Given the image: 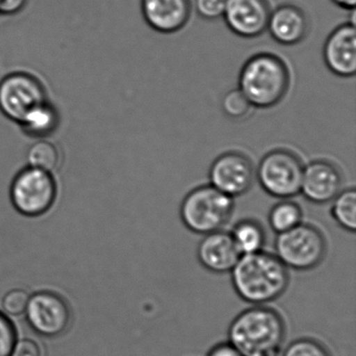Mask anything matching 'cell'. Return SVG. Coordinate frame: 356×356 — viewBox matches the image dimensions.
<instances>
[{"label": "cell", "instance_id": "6da1fadb", "mask_svg": "<svg viewBox=\"0 0 356 356\" xmlns=\"http://www.w3.org/2000/svg\"><path fill=\"white\" fill-rule=\"evenodd\" d=\"M230 275L235 293L252 305H266L278 299L291 281L289 268L275 254L264 250L241 255Z\"/></svg>", "mask_w": 356, "mask_h": 356}, {"label": "cell", "instance_id": "7a4b0ae2", "mask_svg": "<svg viewBox=\"0 0 356 356\" xmlns=\"http://www.w3.org/2000/svg\"><path fill=\"white\" fill-rule=\"evenodd\" d=\"M285 337L284 318L266 305H253L239 312L228 329L229 343L243 356H279Z\"/></svg>", "mask_w": 356, "mask_h": 356}, {"label": "cell", "instance_id": "3957f363", "mask_svg": "<svg viewBox=\"0 0 356 356\" xmlns=\"http://www.w3.org/2000/svg\"><path fill=\"white\" fill-rule=\"evenodd\" d=\"M291 72L282 58L259 53L250 57L238 74V89L252 107L270 109L284 99L291 87Z\"/></svg>", "mask_w": 356, "mask_h": 356}, {"label": "cell", "instance_id": "277c9868", "mask_svg": "<svg viewBox=\"0 0 356 356\" xmlns=\"http://www.w3.org/2000/svg\"><path fill=\"white\" fill-rule=\"evenodd\" d=\"M234 208V199L210 184L202 185L185 195L179 213L189 231L206 235L222 230L232 218Z\"/></svg>", "mask_w": 356, "mask_h": 356}, {"label": "cell", "instance_id": "5b68a950", "mask_svg": "<svg viewBox=\"0 0 356 356\" xmlns=\"http://www.w3.org/2000/svg\"><path fill=\"white\" fill-rule=\"evenodd\" d=\"M9 195L18 213L26 218H40L57 203L59 183L56 174L26 165L14 176Z\"/></svg>", "mask_w": 356, "mask_h": 356}, {"label": "cell", "instance_id": "8992f818", "mask_svg": "<svg viewBox=\"0 0 356 356\" xmlns=\"http://www.w3.org/2000/svg\"><path fill=\"white\" fill-rule=\"evenodd\" d=\"M326 253L324 233L314 225L303 222L286 232L277 234L275 241V255L291 270H314L322 264Z\"/></svg>", "mask_w": 356, "mask_h": 356}, {"label": "cell", "instance_id": "52a82bcc", "mask_svg": "<svg viewBox=\"0 0 356 356\" xmlns=\"http://www.w3.org/2000/svg\"><path fill=\"white\" fill-rule=\"evenodd\" d=\"M304 164L299 156L287 149L266 153L255 168L256 180L270 197L291 199L299 195Z\"/></svg>", "mask_w": 356, "mask_h": 356}, {"label": "cell", "instance_id": "ba28073f", "mask_svg": "<svg viewBox=\"0 0 356 356\" xmlns=\"http://www.w3.org/2000/svg\"><path fill=\"white\" fill-rule=\"evenodd\" d=\"M49 99L47 85L33 72L15 70L0 80V113L10 122L19 124L37 106Z\"/></svg>", "mask_w": 356, "mask_h": 356}, {"label": "cell", "instance_id": "9c48e42d", "mask_svg": "<svg viewBox=\"0 0 356 356\" xmlns=\"http://www.w3.org/2000/svg\"><path fill=\"white\" fill-rule=\"evenodd\" d=\"M24 314L35 333L49 339L64 334L72 324L70 304L61 295L51 291L30 295Z\"/></svg>", "mask_w": 356, "mask_h": 356}, {"label": "cell", "instance_id": "30bf717a", "mask_svg": "<svg viewBox=\"0 0 356 356\" xmlns=\"http://www.w3.org/2000/svg\"><path fill=\"white\" fill-rule=\"evenodd\" d=\"M210 185L235 199L245 195L256 180L255 166L245 154L228 151L212 162L209 170Z\"/></svg>", "mask_w": 356, "mask_h": 356}, {"label": "cell", "instance_id": "8fae6325", "mask_svg": "<svg viewBox=\"0 0 356 356\" xmlns=\"http://www.w3.org/2000/svg\"><path fill=\"white\" fill-rule=\"evenodd\" d=\"M272 12L268 0H226L225 24L243 39H255L266 32Z\"/></svg>", "mask_w": 356, "mask_h": 356}, {"label": "cell", "instance_id": "7c38bea8", "mask_svg": "<svg viewBox=\"0 0 356 356\" xmlns=\"http://www.w3.org/2000/svg\"><path fill=\"white\" fill-rule=\"evenodd\" d=\"M343 189V175L333 162L316 159L304 165L300 193L310 203H330Z\"/></svg>", "mask_w": 356, "mask_h": 356}, {"label": "cell", "instance_id": "4fadbf2b", "mask_svg": "<svg viewBox=\"0 0 356 356\" xmlns=\"http://www.w3.org/2000/svg\"><path fill=\"white\" fill-rule=\"evenodd\" d=\"M323 60L329 72L339 78H353L356 74V29L346 22L329 34L323 45Z\"/></svg>", "mask_w": 356, "mask_h": 356}, {"label": "cell", "instance_id": "5bb4252c", "mask_svg": "<svg viewBox=\"0 0 356 356\" xmlns=\"http://www.w3.org/2000/svg\"><path fill=\"white\" fill-rule=\"evenodd\" d=\"M140 7L147 26L165 35L183 30L193 11L191 0H141Z\"/></svg>", "mask_w": 356, "mask_h": 356}, {"label": "cell", "instance_id": "9a60e30c", "mask_svg": "<svg viewBox=\"0 0 356 356\" xmlns=\"http://www.w3.org/2000/svg\"><path fill=\"white\" fill-rule=\"evenodd\" d=\"M241 256L230 232L224 229L204 235L197 245V260L214 274L230 273Z\"/></svg>", "mask_w": 356, "mask_h": 356}, {"label": "cell", "instance_id": "2e32d148", "mask_svg": "<svg viewBox=\"0 0 356 356\" xmlns=\"http://www.w3.org/2000/svg\"><path fill=\"white\" fill-rule=\"evenodd\" d=\"M266 31L278 44L293 47L305 40L309 32V20L301 8L284 3L272 10Z\"/></svg>", "mask_w": 356, "mask_h": 356}, {"label": "cell", "instance_id": "e0dca14e", "mask_svg": "<svg viewBox=\"0 0 356 356\" xmlns=\"http://www.w3.org/2000/svg\"><path fill=\"white\" fill-rule=\"evenodd\" d=\"M62 116L57 106L49 99L37 106L18 124L26 137L39 140L51 139L61 127Z\"/></svg>", "mask_w": 356, "mask_h": 356}, {"label": "cell", "instance_id": "ac0fdd59", "mask_svg": "<svg viewBox=\"0 0 356 356\" xmlns=\"http://www.w3.org/2000/svg\"><path fill=\"white\" fill-rule=\"evenodd\" d=\"M230 234L241 255L262 251L266 245L264 226L254 218L238 220L231 229Z\"/></svg>", "mask_w": 356, "mask_h": 356}, {"label": "cell", "instance_id": "d6986e66", "mask_svg": "<svg viewBox=\"0 0 356 356\" xmlns=\"http://www.w3.org/2000/svg\"><path fill=\"white\" fill-rule=\"evenodd\" d=\"M26 160L29 166L56 174L63 162V153L51 139H39L29 147Z\"/></svg>", "mask_w": 356, "mask_h": 356}, {"label": "cell", "instance_id": "ffe728a7", "mask_svg": "<svg viewBox=\"0 0 356 356\" xmlns=\"http://www.w3.org/2000/svg\"><path fill=\"white\" fill-rule=\"evenodd\" d=\"M268 225L276 234L286 232L303 222L301 206L289 199L281 200L268 212Z\"/></svg>", "mask_w": 356, "mask_h": 356}, {"label": "cell", "instance_id": "44dd1931", "mask_svg": "<svg viewBox=\"0 0 356 356\" xmlns=\"http://www.w3.org/2000/svg\"><path fill=\"white\" fill-rule=\"evenodd\" d=\"M330 213L333 220L343 230L355 232L356 230V191L355 188L341 189L339 195L330 202Z\"/></svg>", "mask_w": 356, "mask_h": 356}, {"label": "cell", "instance_id": "7402d4cb", "mask_svg": "<svg viewBox=\"0 0 356 356\" xmlns=\"http://www.w3.org/2000/svg\"><path fill=\"white\" fill-rule=\"evenodd\" d=\"M252 105L238 88L228 91L222 97V113L233 120H243L247 118L252 109Z\"/></svg>", "mask_w": 356, "mask_h": 356}, {"label": "cell", "instance_id": "603a6c76", "mask_svg": "<svg viewBox=\"0 0 356 356\" xmlns=\"http://www.w3.org/2000/svg\"><path fill=\"white\" fill-rule=\"evenodd\" d=\"M281 356H332L324 343L318 339L302 337L291 341L283 349Z\"/></svg>", "mask_w": 356, "mask_h": 356}, {"label": "cell", "instance_id": "cb8c5ba5", "mask_svg": "<svg viewBox=\"0 0 356 356\" xmlns=\"http://www.w3.org/2000/svg\"><path fill=\"white\" fill-rule=\"evenodd\" d=\"M17 339L15 324L8 314L0 310V356H12Z\"/></svg>", "mask_w": 356, "mask_h": 356}, {"label": "cell", "instance_id": "d4e9b609", "mask_svg": "<svg viewBox=\"0 0 356 356\" xmlns=\"http://www.w3.org/2000/svg\"><path fill=\"white\" fill-rule=\"evenodd\" d=\"M30 295L22 289H14L3 296L1 306L3 312L8 316H22L26 312Z\"/></svg>", "mask_w": 356, "mask_h": 356}, {"label": "cell", "instance_id": "484cf974", "mask_svg": "<svg viewBox=\"0 0 356 356\" xmlns=\"http://www.w3.org/2000/svg\"><path fill=\"white\" fill-rule=\"evenodd\" d=\"M193 5L200 17L214 22L222 18L226 0H195Z\"/></svg>", "mask_w": 356, "mask_h": 356}, {"label": "cell", "instance_id": "4316f807", "mask_svg": "<svg viewBox=\"0 0 356 356\" xmlns=\"http://www.w3.org/2000/svg\"><path fill=\"white\" fill-rule=\"evenodd\" d=\"M12 356H44L42 346L33 339H17Z\"/></svg>", "mask_w": 356, "mask_h": 356}, {"label": "cell", "instance_id": "83f0119b", "mask_svg": "<svg viewBox=\"0 0 356 356\" xmlns=\"http://www.w3.org/2000/svg\"><path fill=\"white\" fill-rule=\"evenodd\" d=\"M29 0H0V17H12L24 11Z\"/></svg>", "mask_w": 356, "mask_h": 356}, {"label": "cell", "instance_id": "f1b7e54d", "mask_svg": "<svg viewBox=\"0 0 356 356\" xmlns=\"http://www.w3.org/2000/svg\"><path fill=\"white\" fill-rule=\"evenodd\" d=\"M206 356H243L232 343H220L211 348Z\"/></svg>", "mask_w": 356, "mask_h": 356}, {"label": "cell", "instance_id": "f546056e", "mask_svg": "<svg viewBox=\"0 0 356 356\" xmlns=\"http://www.w3.org/2000/svg\"><path fill=\"white\" fill-rule=\"evenodd\" d=\"M335 6L347 10V11H353L355 10L356 0H331Z\"/></svg>", "mask_w": 356, "mask_h": 356}]
</instances>
